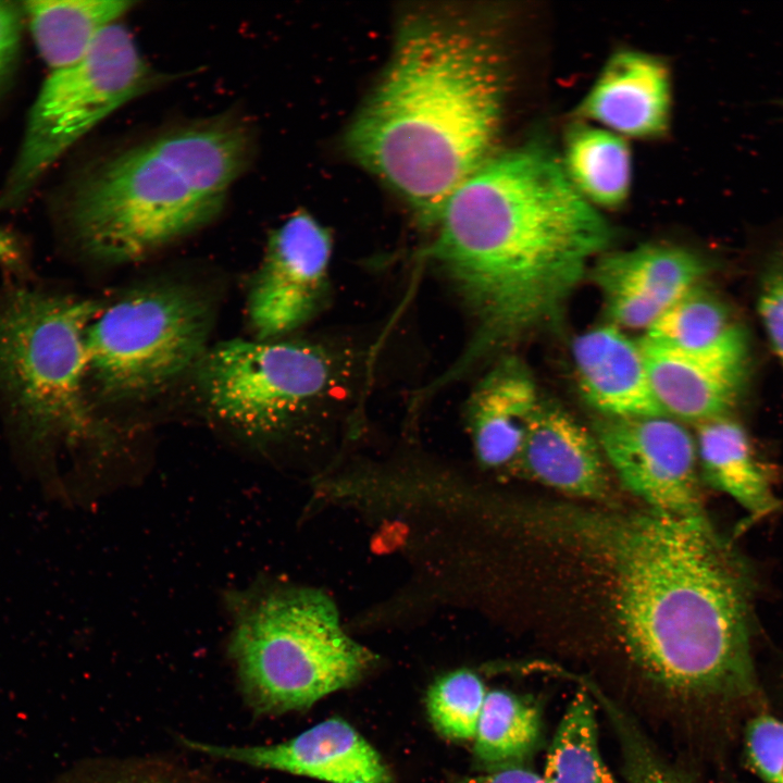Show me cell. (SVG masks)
<instances>
[{"label": "cell", "instance_id": "obj_1", "mask_svg": "<svg viewBox=\"0 0 783 783\" xmlns=\"http://www.w3.org/2000/svg\"><path fill=\"white\" fill-rule=\"evenodd\" d=\"M536 522L604 567L624 649L654 684L695 700L757 694L753 574L706 514L554 507Z\"/></svg>", "mask_w": 783, "mask_h": 783}, {"label": "cell", "instance_id": "obj_2", "mask_svg": "<svg viewBox=\"0 0 783 783\" xmlns=\"http://www.w3.org/2000/svg\"><path fill=\"white\" fill-rule=\"evenodd\" d=\"M436 226L428 252L475 322L459 371L554 322L613 238L561 161L532 145L489 158L450 195Z\"/></svg>", "mask_w": 783, "mask_h": 783}, {"label": "cell", "instance_id": "obj_3", "mask_svg": "<svg viewBox=\"0 0 783 783\" xmlns=\"http://www.w3.org/2000/svg\"><path fill=\"white\" fill-rule=\"evenodd\" d=\"M495 41L461 18L419 14L348 128L351 157L436 225L455 189L492 158L505 103Z\"/></svg>", "mask_w": 783, "mask_h": 783}, {"label": "cell", "instance_id": "obj_4", "mask_svg": "<svg viewBox=\"0 0 783 783\" xmlns=\"http://www.w3.org/2000/svg\"><path fill=\"white\" fill-rule=\"evenodd\" d=\"M252 129L224 113L165 132L107 159L70 198L82 247L113 262L139 259L215 219L252 157Z\"/></svg>", "mask_w": 783, "mask_h": 783}, {"label": "cell", "instance_id": "obj_5", "mask_svg": "<svg viewBox=\"0 0 783 783\" xmlns=\"http://www.w3.org/2000/svg\"><path fill=\"white\" fill-rule=\"evenodd\" d=\"M229 655L244 701L259 717L306 710L355 685L375 661L344 632L333 601L313 589L251 602L235 623Z\"/></svg>", "mask_w": 783, "mask_h": 783}, {"label": "cell", "instance_id": "obj_6", "mask_svg": "<svg viewBox=\"0 0 783 783\" xmlns=\"http://www.w3.org/2000/svg\"><path fill=\"white\" fill-rule=\"evenodd\" d=\"M99 311L91 300L25 289L0 308V386L34 440L80 438L92 430L86 335Z\"/></svg>", "mask_w": 783, "mask_h": 783}, {"label": "cell", "instance_id": "obj_7", "mask_svg": "<svg viewBox=\"0 0 783 783\" xmlns=\"http://www.w3.org/2000/svg\"><path fill=\"white\" fill-rule=\"evenodd\" d=\"M166 80L124 25L105 28L80 59L51 71L44 82L0 195V210L24 200L47 170L103 119Z\"/></svg>", "mask_w": 783, "mask_h": 783}, {"label": "cell", "instance_id": "obj_8", "mask_svg": "<svg viewBox=\"0 0 783 783\" xmlns=\"http://www.w3.org/2000/svg\"><path fill=\"white\" fill-rule=\"evenodd\" d=\"M210 324L208 303L190 289L135 290L99 311L89 324V371L111 398L156 391L199 363Z\"/></svg>", "mask_w": 783, "mask_h": 783}, {"label": "cell", "instance_id": "obj_9", "mask_svg": "<svg viewBox=\"0 0 783 783\" xmlns=\"http://www.w3.org/2000/svg\"><path fill=\"white\" fill-rule=\"evenodd\" d=\"M198 383L211 411L251 436L278 432L331 391L335 368L321 346L232 339L207 351Z\"/></svg>", "mask_w": 783, "mask_h": 783}, {"label": "cell", "instance_id": "obj_10", "mask_svg": "<svg viewBox=\"0 0 783 783\" xmlns=\"http://www.w3.org/2000/svg\"><path fill=\"white\" fill-rule=\"evenodd\" d=\"M595 437L623 485L648 509L678 517L706 514L695 438L667 415L602 417Z\"/></svg>", "mask_w": 783, "mask_h": 783}, {"label": "cell", "instance_id": "obj_11", "mask_svg": "<svg viewBox=\"0 0 783 783\" xmlns=\"http://www.w3.org/2000/svg\"><path fill=\"white\" fill-rule=\"evenodd\" d=\"M332 247L328 229L304 211L271 233L248 299L259 339L284 336L319 312L328 293Z\"/></svg>", "mask_w": 783, "mask_h": 783}, {"label": "cell", "instance_id": "obj_12", "mask_svg": "<svg viewBox=\"0 0 783 783\" xmlns=\"http://www.w3.org/2000/svg\"><path fill=\"white\" fill-rule=\"evenodd\" d=\"M212 759L302 775L327 783H396L377 750L347 721L331 718L271 745H221L182 737Z\"/></svg>", "mask_w": 783, "mask_h": 783}, {"label": "cell", "instance_id": "obj_13", "mask_svg": "<svg viewBox=\"0 0 783 783\" xmlns=\"http://www.w3.org/2000/svg\"><path fill=\"white\" fill-rule=\"evenodd\" d=\"M708 270V262L694 251L649 244L602 257L593 278L616 326L646 331L668 307L701 283Z\"/></svg>", "mask_w": 783, "mask_h": 783}, {"label": "cell", "instance_id": "obj_14", "mask_svg": "<svg viewBox=\"0 0 783 783\" xmlns=\"http://www.w3.org/2000/svg\"><path fill=\"white\" fill-rule=\"evenodd\" d=\"M671 107V77L666 63L625 49L606 62L577 114L622 137L654 138L668 130Z\"/></svg>", "mask_w": 783, "mask_h": 783}, {"label": "cell", "instance_id": "obj_15", "mask_svg": "<svg viewBox=\"0 0 783 783\" xmlns=\"http://www.w3.org/2000/svg\"><path fill=\"white\" fill-rule=\"evenodd\" d=\"M515 461L531 478L566 494L587 499L608 495L604 455L595 435L557 405L539 402Z\"/></svg>", "mask_w": 783, "mask_h": 783}, {"label": "cell", "instance_id": "obj_16", "mask_svg": "<svg viewBox=\"0 0 783 783\" xmlns=\"http://www.w3.org/2000/svg\"><path fill=\"white\" fill-rule=\"evenodd\" d=\"M580 390L602 417L666 415L648 377L639 343L614 324L577 336L572 346Z\"/></svg>", "mask_w": 783, "mask_h": 783}, {"label": "cell", "instance_id": "obj_17", "mask_svg": "<svg viewBox=\"0 0 783 783\" xmlns=\"http://www.w3.org/2000/svg\"><path fill=\"white\" fill-rule=\"evenodd\" d=\"M638 343L652 393L667 417L696 425L728 417L743 391L748 363Z\"/></svg>", "mask_w": 783, "mask_h": 783}, {"label": "cell", "instance_id": "obj_18", "mask_svg": "<svg viewBox=\"0 0 783 783\" xmlns=\"http://www.w3.org/2000/svg\"><path fill=\"white\" fill-rule=\"evenodd\" d=\"M539 402L530 371L517 358L500 360L483 376L467 405L475 451L483 464L500 467L517 460Z\"/></svg>", "mask_w": 783, "mask_h": 783}, {"label": "cell", "instance_id": "obj_19", "mask_svg": "<svg viewBox=\"0 0 783 783\" xmlns=\"http://www.w3.org/2000/svg\"><path fill=\"white\" fill-rule=\"evenodd\" d=\"M642 340L681 352L748 363V337L730 306L703 283L645 331Z\"/></svg>", "mask_w": 783, "mask_h": 783}, {"label": "cell", "instance_id": "obj_20", "mask_svg": "<svg viewBox=\"0 0 783 783\" xmlns=\"http://www.w3.org/2000/svg\"><path fill=\"white\" fill-rule=\"evenodd\" d=\"M696 426L698 462L706 481L732 497L754 520L774 512L780 501L743 426L729 417Z\"/></svg>", "mask_w": 783, "mask_h": 783}, {"label": "cell", "instance_id": "obj_21", "mask_svg": "<svg viewBox=\"0 0 783 783\" xmlns=\"http://www.w3.org/2000/svg\"><path fill=\"white\" fill-rule=\"evenodd\" d=\"M135 4L133 0H33L23 2L22 9L38 53L55 71L80 59Z\"/></svg>", "mask_w": 783, "mask_h": 783}, {"label": "cell", "instance_id": "obj_22", "mask_svg": "<svg viewBox=\"0 0 783 783\" xmlns=\"http://www.w3.org/2000/svg\"><path fill=\"white\" fill-rule=\"evenodd\" d=\"M562 167L596 209H616L629 197L632 156L624 138L604 127L576 124L567 133Z\"/></svg>", "mask_w": 783, "mask_h": 783}, {"label": "cell", "instance_id": "obj_23", "mask_svg": "<svg viewBox=\"0 0 783 783\" xmlns=\"http://www.w3.org/2000/svg\"><path fill=\"white\" fill-rule=\"evenodd\" d=\"M538 707L502 689L486 694L474 737L473 756L484 771L521 765L538 746Z\"/></svg>", "mask_w": 783, "mask_h": 783}, {"label": "cell", "instance_id": "obj_24", "mask_svg": "<svg viewBox=\"0 0 783 783\" xmlns=\"http://www.w3.org/2000/svg\"><path fill=\"white\" fill-rule=\"evenodd\" d=\"M595 713L588 691H576L550 743L545 783H619L600 755Z\"/></svg>", "mask_w": 783, "mask_h": 783}, {"label": "cell", "instance_id": "obj_25", "mask_svg": "<svg viewBox=\"0 0 783 783\" xmlns=\"http://www.w3.org/2000/svg\"><path fill=\"white\" fill-rule=\"evenodd\" d=\"M485 685L472 671L458 670L428 688L426 708L435 730L451 741H474L486 697Z\"/></svg>", "mask_w": 783, "mask_h": 783}, {"label": "cell", "instance_id": "obj_26", "mask_svg": "<svg viewBox=\"0 0 783 783\" xmlns=\"http://www.w3.org/2000/svg\"><path fill=\"white\" fill-rule=\"evenodd\" d=\"M78 783V782H77ZM79 783H226L187 765L159 758L133 757L103 761Z\"/></svg>", "mask_w": 783, "mask_h": 783}, {"label": "cell", "instance_id": "obj_27", "mask_svg": "<svg viewBox=\"0 0 783 783\" xmlns=\"http://www.w3.org/2000/svg\"><path fill=\"white\" fill-rule=\"evenodd\" d=\"M616 734L627 783H693L658 754L635 722L621 724Z\"/></svg>", "mask_w": 783, "mask_h": 783}, {"label": "cell", "instance_id": "obj_28", "mask_svg": "<svg viewBox=\"0 0 783 783\" xmlns=\"http://www.w3.org/2000/svg\"><path fill=\"white\" fill-rule=\"evenodd\" d=\"M745 751L750 768L766 783H783V721L760 714L745 731Z\"/></svg>", "mask_w": 783, "mask_h": 783}, {"label": "cell", "instance_id": "obj_29", "mask_svg": "<svg viewBox=\"0 0 783 783\" xmlns=\"http://www.w3.org/2000/svg\"><path fill=\"white\" fill-rule=\"evenodd\" d=\"M758 312L783 364V247L772 250L765 263L759 282Z\"/></svg>", "mask_w": 783, "mask_h": 783}, {"label": "cell", "instance_id": "obj_30", "mask_svg": "<svg viewBox=\"0 0 783 783\" xmlns=\"http://www.w3.org/2000/svg\"><path fill=\"white\" fill-rule=\"evenodd\" d=\"M23 16V9L17 3L0 1V89L16 63Z\"/></svg>", "mask_w": 783, "mask_h": 783}, {"label": "cell", "instance_id": "obj_31", "mask_svg": "<svg viewBox=\"0 0 783 783\" xmlns=\"http://www.w3.org/2000/svg\"><path fill=\"white\" fill-rule=\"evenodd\" d=\"M452 783H545V780L543 775L517 765L462 776Z\"/></svg>", "mask_w": 783, "mask_h": 783}, {"label": "cell", "instance_id": "obj_32", "mask_svg": "<svg viewBox=\"0 0 783 783\" xmlns=\"http://www.w3.org/2000/svg\"><path fill=\"white\" fill-rule=\"evenodd\" d=\"M21 259L18 245L13 236L0 228V262L16 265Z\"/></svg>", "mask_w": 783, "mask_h": 783}]
</instances>
